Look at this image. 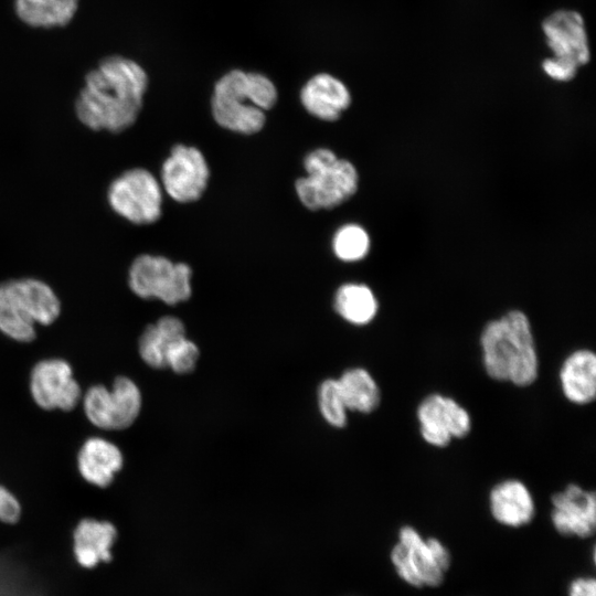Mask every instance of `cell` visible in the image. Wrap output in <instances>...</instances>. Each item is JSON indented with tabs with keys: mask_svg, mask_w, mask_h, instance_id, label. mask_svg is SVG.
<instances>
[{
	"mask_svg": "<svg viewBox=\"0 0 596 596\" xmlns=\"http://www.w3.org/2000/svg\"><path fill=\"white\" fill-rule=\"evenodd\" d=\"M162 187L145 168L127 169L107 187L106 200L110 210L135 225L157 222L162 214Z\"/></svg>",
	"mask_w": 596,
	"mask_h": 596,
	"instance_id": "52a82bcc",
	"label": "cell"
},
{
	"mask_svg": "<svg viewBox=\"0 0 596 596\" xmlns=\"http://www.w3.org/2000/svg\"><path fill=\"white\" fill-rule=\"evenodd\" d=\"M416 417L422 438L430 446L443 448L453 438H464L471 430L468 411L456 400L432 393L417 406Z\"/></svg>",
	"mask_w": 596,
	"mask_h": 596,
	"instance_id": "8fae6325",
	"label": "cell"
},
{
	"mask_svg": "<svg viewBox=\"0 0 596 596\" xmlns=\"http://www.w3.org/2000/svg\"><path fill=\"white\" fill-rule=\"evenodd\" d=\"M29 391L36 406L44 411L71 412L83 396L72 365L62 358L38 361L30 371Z\"/></svg>",
	"mask_w": 596,
	"mask_h": 596,
	"instance_id": "9c48e42d",
	"label": "cell"
},
{
	"mask_svg": "<svg viewBox=\"0 0 596 596\" xmlns=\"http://www.w3.org/2000/svg\"><path fill=\"white\" fill-rule=\"evenodd\" d=\"M396 575L414 588L444 584L451 566L449 549L437 538H424L414 526L403 525L390 552Z\"/></svg>",
	"mask_w": 596,
	"mask_h": 596,
	"instance_id": "5b68a950",
	"label": "cell"
},
{
	"mask_svg": "<svg viewBox=\"0 0 596 596\" xmlns=\"http://www.w3.org/2000/svg\"><path fill=\"white\" fill-rule=\"evenodd\" d=\"M36 327L22 306L12 278L0 281V332L15 342L30 343L36 338Z\"/></svg>",
	"mask_w": 596,
	"mask_h": 596,
	"instance_id": "44dd1931",
	"label": "cell"
},
{
	"mask_svg": "<svg viewBox=\"0 0 596 596\" xmlns=\"http://www.w3.org/2000/svg\"><path fill=\"white\" fill-rule=\"evenodd\" d=\"M482 364L489 377L524 387L535 382L539 356L528 316L512 309L489 321L480 334Z\"/></svg>",
	"mask_w": 596,
	"mask_h": 596,
	"instance_id": "7a4b0ae2",
	"label": "cell"
},
{
	"mask_svg": "<svg viewBox=\"0 0 596 596\" xmlns=\"http://www.w3.org/2000/svg\"><path fill=\"white\" fill-rule=\"evenodd\" d=\"M318 406L324 421L337 428L348 422V408L336 379L324 380L318 389Z\"/></svg>",
	"mask_w": 596,
	"mask_h": 596,
	"instance_id": "484cf974",
	"label": "cell"
},
{
	"mask_svg": "<svg viewBox=\"0 0 596 596\" xmlns=\"http://www.w3.org/2000/svg\"><path fill=\"white\" fill-rule=\"evenodd\" d=\"M81 403L87 421L96 428L123 430L138 418L142 395L134 380L118 375L111 387L102 383L89 386L83 393Z\"/></svg>",
	"mask_w": 596,
	"mask_h": 596,
	"instance_id": "ba28073f",
	"label": "cell"
},
{
	"mask_svg": "<svg viewBox=\"0 0 596 596\" xmlns=\"http://www.w3.org/2000/svg\"><path fill=\"white\" fill-rule=\"evenodd\" d=\"M192 270L161 255L141 254L128 269V287L141 299H158L169 306L185 301L192 292Z\"/></svg>",
	"mask_w": 596,
	"mask_h": 596,
	"instance_id": "8992f818",
	"label": "cell"
},
{
	"mask_svg": "<svg viewBox=\"0 0 596 596\" xmlns=\"http://www.w3.org/2000/svg\"><path fill=\"white\" fill-rule=\"evenodd\" d=\"M578 68L574 63L555 56L547 57L542 62V70L545 75L557 82L573 79Z\"/></svg>",
	"mask_w": 596,
	"mask_h": 596,
	"instance_id": "83f0119b",
	"label": "cell"
},
{
	"mask_svg": "<svg viewBox=\"0 0 596 596\" xmlns=\"http://www.w3.org/2000/svg\"><path fill=\"white\" fill-rule=\"evenodd\" d=\"M334 309L338 315L354 326H365L376 316L377 299L364 284H344L336 292Z\"/></svg>",
	"mask_w": 596,
	"mask_h": 596,
	"instance_id": "cb8c5ba5",
	"label": "cell"
},
{
	"mask_svg": "<svg viewBox=\"0 0 596 596\" xmlns=\"http://www.w3.org/2000/svg\"><path fill=\"white\" fill-rule=\"evenodd\" d=\"M278 98L273 81L258 72L232 70L214 85L211 110L216 124L243 135L260 131Z\"/></svg>",
	"mask_w": 596,
	"mask_h": 596,
	"instance_id": "3957f363",
	"label": "cell"
},
{
	"mask_svg": "<svg viewBox=\"0 0 596 596\" xmlns=\"http://www.w3.org/2000/svg\"><path fill=\"white\" fill-rule=\"evenodd\" d=\"M567 596H596V579L593 576H577L567 588Z\"/></svg>",
	"mask_w": 596,
	"mask_h": 596,
	"instance_id": "f546056e",
	"label": "cell"
},
{
	"mask_svg": "<svg viewBox=\"0 0 596 596\" xmlns=\"http://www.w3.org/2000/svg\"><path fill=\"white\" fill-rule=\"evenodd\" d=\"M551 522L566 538L587 539L596 530V496L579 485L570 483L551 497Z\"/></svg>",
	"mask_w": 596,
	"mask_h": 596,
	"instance_id": "7c38bea8",
	"label": "cell"
},
{
	"mask_svg": "<svg viewBox=\"0 0 596 596\" xmlns=\"http://www.w3.org/2000/svg\"><path fill=\"white\" fill-rule=\"evenodd\" d=\"M563 395L575 405H586L596 395V355L592 350L577 349L563 361L560 370Z\"/></svg>",
	"mask_w": 596,
	"mask_h": 596,
	"instance_id": "ac0fdd59",
	"label": "cell"
},
{
	"mask_svg": "<svg viewBox=\"0 0 596 596\" xmlns=\"http://www.w3.org/2000/svg\"><path fill=\"white\" fill-rule=\"evenodd\" d=\"M116 526L106 520L84 518L73 531V553L76 562L86 568L110 561L117 540Z\"/></svg>",
	"mask_w": 596,
	"mask_h": 596,
	"instance_id": "e0dca14e",
	"label": "cell"
},
{
	"mask_svg": "<svg viewBox=\"0 0 596 596\" xmlns=\"http://www.w3.org/2000/svg\"><path fill=\"white\" fill-rule=\"evenodd\" d=\"M185 337L182 321L173 316H163L146 326L138 339L141 360L152 369L166 368V354L170 344Z\"/></svg>",
	"mask_w": 596,
	"mask_h": 596,
	"instance_id": "ffe728a7",
	"label": "cell"
},
{
	"mask_svg": "<svg viewBox=\"0 0 596 596\" xmlns=\"http://www.w3.org/2000/svg\"><path fill=\"white\" fill-rule=\"evenodd\" d=\"M489 509L496 522L513 529L531 523L536 512L530 489L518 479H505L492 487Z\"/></svg>",
	"mask_w": 596,
	"mask_h": 596,
	"instance_id": "9a60e30c",
	"label": "cell"
},
{
	"mask_svg": "<svg viewBox=\"0 0 596 596\" xmlns=\"http://www.w3.org/2000/svg\"><path fill=\"white\" fill-rule=\"evenodd\" d=\"M337 381L348 411L369 414L379 406L380 387L368 370L349 369Z\"/></svg>",
	"mask_w": 596,
	"mask_h": 596,
	"instance_id": "603a6c76",
	"label": "cell"
},
{
	"mask_svg": "<svg viewBox=\"0 0 596 596\" xmlns=\"http://www.w3.org/2000/svg\"><path fill=\"white\" fill-rule=\"evenodd\" d=\"M21 513L22 507L17 496L0 485V521L13 524L20 520Z\"/></svg>",
	"mask_w": 596,
	"mask_h": 596,
	"instance_id": "f1b7e54d",
	"label": "cell"
},
{
	"mask_svg": "<svg viewBox=\"0 0 596 596\" xmlns=\"http://www.w3.org/2000/svg\"><path fill=\"white\" fill-rule=\"evenodd\" d=\"M148 75L136 61L104 57L91 70L75 99L78 121L93 131L119 134L131 127L142 108Z\"/></svg>",
	"mask_w": 596,
	"mask_h": 596,
	"instance_id": "6da1fadb",
	"label": "cell"
},
{
	"mask_svg": "<svg viewBox=\"0 0 596 596\" xmlns=\"http://www.w3.org/2000/svg\"><path fill=\"white\" fill-rule=\"evenodd\" d=\"M542 31L553 56L581 67L589 61L590 51L585 23L575 10L561 9L542 22Z\"/></svg>",
	"mask_w": 596,
	"mask_h": 596,
	"instance_id": "4fadbf2b",
	"label": "cell"
},
{
	"mask_svg": "<svg viewBox=\"0 0 596 596\" xmlns=\"http://www.w3.org/2000/svg\"><path fill=\"white\" fill-rule=\"evenodd\" d=\"M15 292L36 326L53 324L61 316L62 302L55 290L35 277L12 278Z\"/></svg>",
	"mask_w": 596,
	"mask_h": 596,
	"instance_id": "d6986e66",
	"label": "cell"
},
{
	"mask_svg": "<svg viewBox=\"0 0 596 596\" xmlns=\"http://www.w3.org/2000/svg\"><path fill=\"white\" fill-rule=\"evenodd\" d=\"M199 348L187 337L169 345L166 354V368L178 374H188L195 369L199 360Z\"/></svg>",
	"mask_w": 596,
	"mask_h": 596,
	"instance_id": "4316f807",
	"label": "cell"
},
{
	"mask_svg": "<svg viewBox=\"0 0 596 596\" xmlns=\"http://www.w3.org/2000/svg\"><path fill=\"white\" fill-rule=\"evenodd\" d=\"M304 167L307 175L297 179L295 189L300 202L311 211L336 207L358 190L354 164L338 158L330 149L312 150L306 156Z\"/></svg>",
	"mask_w": 596,
	"mask_h": 596,
	"instance_id": "277c9868",
	"label": "cell"
},
{
	"mask_svg": "<svg viewBox=\"0 0 596 596\" xmlns=\"http://www.w3.org/2000/svg\"><path fill=\"white\" fill-rule=\"evenodd\" d=\"M210 178L205 157L195 147L175 145L162 163L160 180L166 193L179 203L199 200Z\"/></svg>",
	"mask_w": 596,
	"mask_h": 596,
	"instance_id": "30bf717a",
	"label": "cell"
},
{
	"mask_svg": "<svg viewBox=\"0 0 596 596\" xmlns=\"http://www.w3.org/2000/svg\"><path fill=\"white\" fill-rule=\"evenodd\" d=\"M81 477L97 488H107L123 469L124 455L111 440L92 436L83 441L76 457Z\"/></svg>",
	"mask_w": 596,
	"mask_h": 596,
	"instance_id": "5bb4252c",
	"label": "cell"
},
{
	"mask_svg": "<svg viewBox=\"0 0 596 596\" xmlns=\"http://www.w3.org/2000/svg\"><path fill=\"white\" fill-rule=\"evenodd\" d=\"M304 108L313 117L334 121L351 104V94L345 84L329 73L310 77L300 91Z\"/></svg>",
	"mask_w": 596,
	"mask_h": 596,
	"instance_id": "2e32d148",
	"label": "cell"
},
{
	"mask_svg": "<svg viewBox=\"0 0 596 596\" xmlns=\"http://www.w3.org/2000/svg\"><path fill=\"white\" fill-rule=\"evenodd\" d=\"M370 236L358 224H345L334 234L332 248L336 256L347 263L363 259L370 251Z\"/></svg>",
	"mask_w": 596,
	"mask_h": 596,
	"instance_id": "d4e9b609",
	"label": "cell"
},
{
	"mask_svg": "<svg viewBox=\"0 0 596 596\" xmlns=\"http://www.w3.org/2000/svg\"><path fill=\"white\" fill-rule=\"evenodd\" d=\"M79 0H14L17 17L32 28L65 26L74 18Z\"/></svg>",
	"mask_w": 596,
	"mask_h": 596,
	"instance_id": "7402d4cb",
	"label": "cell"
}]
</instances>
